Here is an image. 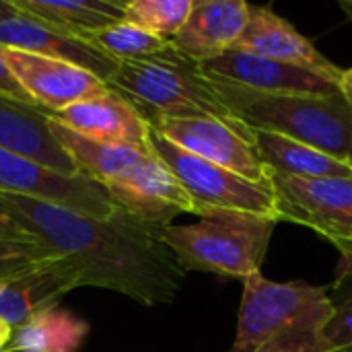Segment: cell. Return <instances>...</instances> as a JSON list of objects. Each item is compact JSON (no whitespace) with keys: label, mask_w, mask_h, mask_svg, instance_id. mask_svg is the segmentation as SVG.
I'll return each instance as SVG.
<instances>
[{"label":"cell","mask_w":352,"mask_h":352,"mask_svg":"<svg viewBox=\"0 0 352 352\" xmlns=\"http://www.w3.org/2000/svg\"><path fill=\"white\" fill-rule=\"evenodd\" d=\"M0 206L66 264L78 287L116 291L146 307L173 303L184 287L188 272L159 229L120 208L97 219L12 194H0Z\"/></svg>","instance_id":"cell-1"},{"label":"cell","mask_w":352,"mask_h":352,"mask_svg":"<svg viewBox=\"0 0 352 352\" xmlns=\"http://www.w3.org/2000/svg\"><path fill=\"white\" fill-rule=\"evenodd\" d=\"M332 314L326 287L252 274L243 280L231 352H324V330Z\"/></svg>","instance_id":"cell-2"},{"label":"cell","mask_w":352,"mask_h":352,"mask_svg":"<svg viewBox=\"0 0 352 352\" xmlns=\"http://www.w3.org/2000/svg\"><path fill=\"white\" fill-rule=\"evenodd\" d=\"M107 85L128 99L148 124L159 118H214L245 126L202 74L200 64L184 58L171 45L151 58L120 62Z\"/></svg>","instance_id":"cell-3"},{"label":"cell","mask_w":352,"mask_h":352,"mask_svg":"<svg viewBox=\"0 0 352 352\" xmlns=\"http://www.w3.org/2000/svg\"><path fill=\"white\" fill-rule=\"evenodd\" d=\"M276 225V221L252 212L210 210L198 223H171L159 229V235L186 272L245 280L262 272Z\"/></svg>","instance_id":"cell-4"},{"label":"cell","mask_w":352,"mask_h":352,"mask_svg":"<svg viewBox=\"0 0 352 352\" xmlns=\"http://www.w3.org/2000/svg\"><path fill=\"white\" fill-rule=\"evenodd\" d=\"M212 82V80H210ZM229 109L252 130L280 134L346 161L352 107L336 95H256L212 82Z\"/></svg>","instance_id":"cell-5"},{"label":"cell","mask_w":352,"mask_h":352,"mask_svg":"<svg viewBox=\"0 0 352 352\" xmlns=\"http://www.w3.org/2000/svg\"><path fill=\"white\" fill-rule=\"evenodd\" d=\"M148 148L190 194L198 217L210 210H233L280 223L272 188L258 186L225 167L208 163L175 146L153 128L148 132Z\"/></svg>","instance_id":"cell-6"},{"label":"cell","mask_w":352,"mask_h":352,"mask_svg":"<svg viewBox=\"0 0 352 352\" xmlns=\"http://www.w3.org/2000/svg\"><path fill=\"white\" fill-rule=\"evenodd\" d=\"M280 223H297L326 241L342 256V268L352 270V175L301 179L272 175Z\"/></svg>","instance_id":"cell-7"},{"label":"cell","mask_w":352,"mask_h":352,"mask_svg":"<svg viewBox=\"0 0 352 352\" xmlns=\"http://www.w3.org/2000/svg\"><path fill=\"white\" fill-rule=\"evenodd\" d=\"M148 126L175 146L258 186L272 188L270 171L258 155L252 128L233 126L214 118H159Z\"/></svg>","instance_id":"cell-8"},{"label":"cell","mask_w":352,"mask_h":352,"mask_svg":"<svg viewBox=\"0 0 352 352\" xmlns=\"http://www.w3.org/2000/svg\"><path fill=\"white\" fill-rule=\"evenodd\" d=\"M0 194L50 202L87 217L107 219L116 206L103 186L87 175H62L27 157L0 148Z\"/></svg>","instance_id":"cell-9"},{"label":"cell","mask_w":352,"mask_h":352,"mask_svg":"<svg viewBox=\"0 0 352 352\" xmlns=\"http://www.w3.org/2000/svg\"><path fill=\"white\" fill-rule=\"evenodd\" d=\"M0 50L14 80L21 85L33 105L47 113L62 111L78 101L93 99L109 91L105 80L70 62L12 47Z\"/></svg>","instance_id":"cell-10"},{"label":"cell","mask_w":352,"mask_h":352,"mask_svg":"<svg viewBox=\"0 0 352 352\" xmlns=\"http://www.w3.org/2000/svg\"><path fill=\"white\" fill-rule=\"evenodd\" d=\"M74 289H78L76 278L52 252L4 264L0 266V320L14 330L31 316L58 307Z\"/></svg>","instance_id":"cell-11"},{"label":"cell","mask_w":352,"mask_h":352,"mask_svg":"<svg viewBox=\"0 0 352 352\" xmlns=\"http://www.w3.org/2000/svg\"><path fill=\"white\" fill-rule=\"evenodd\" d=\"M202 74L221 85L239 87L256 95H336L338 85L309 70L274 62L250 52L229 50L223 56L202 62Z\"/></svg>","instance_id":"cell-12"},{"label":"cell","mask_w":352,"mask_h":352,"mask_svg":"<svg viewBox=\"0 0 352 352\" xmlns=\"http://www.w3.org/2000/svg\"><path fill=\"white\" fill-rule=\"evenodd\" d=\"M233 50L309 70L336 85L342 74V68L330 62L311 39L299 33L285 16L274 12L272 6L250 4V21Z\"/></svg>","instance_id":"cell-13"},{"label":"cell","mask_w":352,"mask_h":352,"mask_svg":"<svg viewBox=\"0 0 352 352\" xmlns=\"http://www.w3.org/2000/svg\"><path fill=\"white\" fill-rule=\"evenodd\" d=\"M0 47L23 50L54 60L70 62L78 68L89 70L105 82H109L118 70L116 60L105 56L101 50H97L82 37L52 27L19 10L12 16L0 21Z\"/></svg>","instance_id":"cell-14"},{"label":"cell","mask_w":352,"mask_h":352,"mask_svg":"<svg viewBox=\"0 0 352 352\" xmlns=\"http://www.w3.org/2000/svg\"><path fill=\"white\" fill-rule=\"evenodd\" d=\"M50 118L82 138L148 151V122L113 89L99 97L78 101L62 111L50 113Z\"/></svg>","instance_id":"cell-15"},{"label":"cell","mask_w":352,"mask_h":352,"mask_svg":"<svg viewBox=\"0 0 352 352\" xmlns=\"http://www.w3.org/2000/svg\"><path fill=\"white\" fill-rule=\"evenodd\" d=\"M250 21L243 0H194L192 12L169 45L184 58L202 64L233 50Z\"/></svg>","instance_id":"cell-16"},{"label":"cell","mask_w":352,"mask_h":352,"mask_svg":"<svg viewBox=\"0 0 352 352\" xmlns=\"http://www.w3.org/2000/svg\"><path fill=\"white\" fill-rule=\"evenodd\" d=\"M0 148L41 163L62 175H80L74 159L52 132L47 111L6 95H0Z\"/></svg>","instance_id":"cell-17"},{"label":"cell","mask_w":352,"mask_h":352,"mask_svg":"<svg viewBox=\"0 0 352 352\" xmlns=\"http://www.w3.org/2000/svg\"><path fill=\"white\" fill-rule=\"evenodd\" d=\"M254 142L264 167L272 175L301 177V179H320V177H351V165L342 159H336L320 148H314L305 142L254 130Z\"/></svg>","instance_id":"cell-18"},{"label":"cell","mask_w":352,"mask_h":352,"mask_svg":"<svg viewBox=\"0 0 352 352\" xmlns=\"http://www.w3.org/2000/svg\"><path fill=\"white\" fill-rule=\"evenodd\" d=\"M12 6L78 37L124 21V2L116 0H10Z\"/></svg>","instance_id":"cell-19"},{"label":"cell","mask_w":352,"mask_h":352,"mask_svg":"<svg viewBox=\"0 0 352 352\" xmlns=\"http://www.w3.org/2000/svg\"><path fill=\"white\" fill-rule=\"evenodd\" d=\"M87 334V322L58 307H50L16 326L8 349L21 352H76Z\"/></svg>","instance_id":"cell-20"},{"label":"cell","mask_w":352,"mask_h":352,"mask_svg":"<svg viewBox=\"0 0 352 352\" xmlns=\"http://www.w3.org/2000/svg\"><path fill=\"white\" fill-rule=\"evenodd\" d=\"M82 39L89 41L91 45H95L97 50H101L105 56H109L118 64L151 58L169 47V41L140 29L128 21H120L105 29L82 35Z\"/></svg>","instance_id":"cell-21"},{"label":"cell","mask_w":352,"mask_h":352,"mask_svg":"<svg viewBox=\"0 0 352 352\" xmlns=\"http://www.w3.org/2000/svg\"><path fill=\"white\" fill-rule=\"evenodd\" d=\"M194 0H128L124 2V21L171 41L186 25Z\"/></svg>","instance_id":"cell-22"},{"label":"cell","mask_w":352,"mask_h":352,"mask_svg":"<svg viewBox=\"0 0 352 352\" xmlns=\"http://www.w3.org/2000/svg\"><path fill=\"white\" fill-rule=\"evenodd\" d=\"M332 303L334 314L324 330V352H352V270L342 268Z\"/></svg>","instance_id":"cell-23"},{"label":"cell","mask_w":352,"mask_h":352,"mask_svg":"<svg viewBox=\"0 0 352 352\" xmlns=\"http://www.w3.org/2000/svg\"><path fill=\"white\" fill-rule=\"evenodd\" d=\"M50 252L39 243H27V241H8L0 239V266L16 262V260H27V258H39L47 256Z\"/></svg>","instance_id":"cell-24"},{"label":"cell","mask_w":352,"mask_h":352,"mask_svg":"<svg viewBox=\"0 0 352 352\" xmlns=\"http://www.w3.org/2000/svg\"><path fill=\"white\" fill-rule=\"evenodd\" d=\"M0 95H6V97H12L16 101H23V103H33L27 93L21 89V85L14 80V76L10 74L4 58H2V50H0Z\"/></svg>","instance_id":"cell-25"},{"label":"cell","mask_w":352,"mask_h":352,"mask_svg":"<svg viewBox=\"0 0 352 352\" xmlns=\"http://www.w3.org/2000/svg\"><path fill=\"white\" fill-rule=\"evenodd\" d=\"M0 239H8V241H27V243H35L37 239L31 237L19 223H14L4 208L0 206Z\"/></svg>","instance_id":"cell-26"},{"label":"cell","mask_w":352,"mask_h":352,"mask_svg":"<svg viewBox=\"0 0 352 352\" xmlns=\"http://www.w3.org/2000/svg\"><path fill=\"white\" fill-rule=\"evenodd\" d=\"M338 89H340V95L349 101V105L352 107V66L342 70L340 80H338Z\"/></svg>","instance_id":"cell-27"},{"label":"cell","mask_w":352,"mask_h":352,"mask_svg":"<svg viewBox=\"0 0 352 352\" xmlns=\"http://www.w3.org/2000/svg\"><path fill=\"white\" fill-rule=\"evenodd\" d=\"M10 338H12V326L6 324L4 320H0V352H4L8 349Z\"/></svg>","instance_id":"cell-28"},{"label":"cell","mask_w":352,"mask_h":352,"mask_svg":"<svg viewBox=\"0 0 352 352\" xmlns=\"http://www.w3.org/2000/svg\"><path fill=\"white\" fill-rule=\"evenodd\" d=\"M16 12V8L12 6L10 0H0V21L6 19V16H12Z\"/></svg>","instance_id":"cell-29"},{"label":"cell","mask_w":352,"mask_h":352,"mask_svg":"<svg viewBox=\"0 0 352 352\" xmlns=\"http://www.w3.org/2000/svg\"><path fill=\"white\" fill-rule=\"evenodd\" d=\"M340 6H342V10L346 12V16L352 21V0H344V2H340Z\"/></svg>","instance_id":"cell-30"},{"label":"cell","mask_w":352,"mask_h":352,"mask_svg":"<svg viewBox=\"0 0 352 352\" xmlns=\"http://www.w3.org/2000/svg\"><path fill=\"white\" fill-rule=\"evenodd\" d=\"M346 163L351 165V169H352V132H351V140H349V151H346Z\"/></svg>","instance_id":"cell-31"},{"label":"cell","mask_w":352,"mask_h":352,"mask_svg":"<svg viewBox=\"0 0 352 352\" xmlns=\"http://www.w3.org/2000/svg\"><path fill=\"white\" fill-rule=\"evenodd\" d=\"M4 352H21V351H12V349H6V351Z\"/></svg>","instance_id":"cell-32"}]
</instances>
